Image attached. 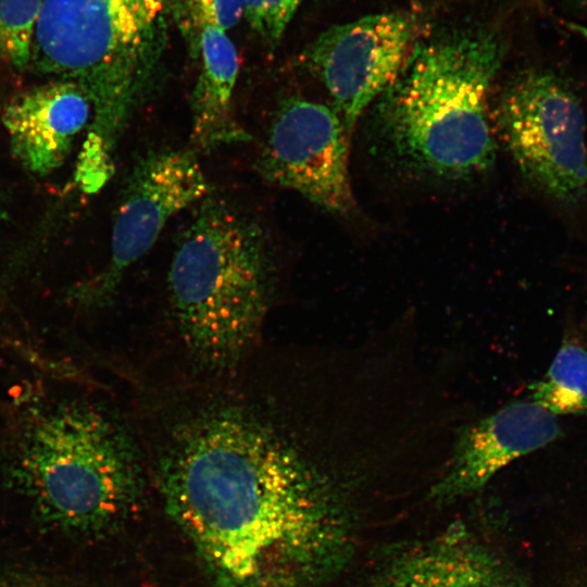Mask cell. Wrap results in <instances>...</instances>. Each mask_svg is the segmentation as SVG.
Returning <instances> with one entry per match:
<instances>
[{"mask_svg": "<svg viewBox=\"0 0 587 587\" xmlns=\"http://www.w3.org/2000/svg\"><path fill=\"white\" fill-rule=\"evenodd\" d=\"M530 398L553 414L587 413V351L563 345L544 378L532 385Z\"/></svg>", "mask_w": 587, "mask_h": 587, "instance_id": "obj_14", "label": "cell"}, {"mask_svg": "<svg viewBox=\"0 0 587 587\" xmlns=\"http://www.w3.org/2000/svg\"><path fill=\"white\" fill-rule=\"evenodd\" d=\"M188 48L199 63L190 96L192 145L211 151L249 141L250 135L237 121L234 109L239 63L233 41L225 30L204 26Z\"/></svg>", "mask_w": 587, "mask_h": 587, "instance_id": "obj_13", "label": "cell"}, {"mask_svg": "<svg viewBox=\"0 0 587 587\" xmlns=\"http://www.w3.org/2000/svg\"><path fill=\"white\" fill-rule=\"evenodd\" d=\"M301 0H290V9L292 13L295 14Z\"/></svg>", "mask_w": 587, "mask_h": 587, "instance_id": "obj_18", "label": "cell"}, {"mask_svg": "<svg viewBox=\"0 0 587 587\" xmlns=\"http://www.w3.org/2000/svg\"><path fill=\"white\" fill-rule=\"evenodd\" d=\"M583 2L587 3V0H582Z\"/></svg>", "mask_w": 587, "mask_h": 587, "instance_id": "obj_19", "label": "cell"}, {"mask_svg": "<svg viewBox=\"0 0 587 587\" xmlns=\"http://www.w3.org/2000/svg\"><path fill=\"white\" fill-rule=\"evenodd\" d=\"M370 587H526L520 573L464 527L401 546L374 570Z\"/></svg>", "mask_w": 587, "mask_h": 587, "instance_id": "obj_11", "label": "cell"}, {"mask_svg": "<svg viewBox=\"0 0 587 587\" xmlns=\"http://www.w3.org/2000/svg\"><path fill=\"white\" fill-rule=\"evenodd\" d=\"M584 587H587V586H584Z\"/></svg>", "mask_w": 587, "mask_h": 587, "instance_id": "obj_20", "label": "cell"}, {"mask_svg": "<svg viewBox=\"0 0 587 587\" xmlns=\"http://www.w3.org/2000/svg\"><path fill=\"white\" fill-rule=\"evenodd\" d=\"M558 434L555 414L533 401L511 403L458 432L449 464L428 497L444 504L479 491L502 467Z\"/></svg>", "mask_w": 587, "mask_h": 587, "instance_id": "obj_10", "label": "cell"}, {"mask_svg": "<svg viewBox=\"0 0 587 587\" xmlns=\"http://www.w3.org/2000/svg\"><path fill=\"white\" fill-rule=\"evenodd\" d=\"M243 397L197 401L155 449L166 511L218 587H321L355 544L323 434Z\"/></svg>", "mask_w": 587, "mask_h": 587, "instance_id": "obj_1", "label": "cell"}, {"mask_svg": "<svg viewBox=\"0 0 587 587\" xmlns=\"http://www.w3.org/2000/svg\"><path fill=\"white\" fill-rule=\"evenodd\" d=\"M423 13L407 8L335 24L303 48L300 64L326 89L350 135L424 37Z\"/></svg>", "mask_w": 587, "mask_h": 587, "instance_id": "obj_7", "label": "cell"}, {"mask_svg": "<svg viewBox=\"0 0 587 587\" xmlns=\"http://www.w3.org/2000/svg\"><path fill=\"white\" fill-rule=\"evenodd\" d=\"M168 271L171 311L189 354L228 370L260 335L272 261L260 225L217 197L199 202Z\"/></svg>", "mask_w": 587, "mask_h": 587, "instance_id": "obj_5", "label": "cell"}, {"mask_svg": "<svg viewBox=\"0 0 587 587\" xmlns=\"http://www.w3.org/2000/svg\"><path fill=\"white\" fill-rule=\"evenodd\" d=\"M245 17L263 41L274 49L295 15L290 0H245Z\"/></svg>", "mask_w": 587, "mask_h": 587, "instance_id": "obj_17", "label": "cell"}, {"mask_svg": "<svg viewBox=\"0 0 587 587\" xmlns=\"http://www.w3.org/2000/svg\"><path fill=\"white\" fill-rule=\"evenodd\" d=\"M168 10L187 45L204 26L223 30L245 16V0H168Z\"/></svg>", "mask_w": 587, "mask_h": 587, "instance_id": "obj_16", "label": "cell"}, {"mask_svg": "<svg viewBox=\"0 0 587 587\" xmlns=\"http://www.w3.org/2000/svg\"><path fill=\"white\" fill-rule=\"evenodd\" d=\"M504 51L501 35L487 26L423 37L377 99L382 133L397 158L448 180L488 171L497 152L489 93Z\"/></svg>", "mask_w": 587, "mask_h": 587, "instance_id": "obj_4", "label": "cell"}, {"mask_svg": "<svg viewBox=\"0 0 587 587\" xmlns=\"http://www.w3.org/2000/svg\"><path fill=\"white\" fill-rule=\"evenodd\" d=\"M42 0H0V59L20 70L29 64Z\"/></svg>", "mask_w": 587, "mask_h": 587, "instance_id": "obj_15", "label": "cell"}, {"mask_svg": "<svg viewBox=\"0 0 587 587\" xmlns=\"http://www.w3.org/2000/svg\"><path fill=\"white\" fill-rule=\"evenodd\" d=\"M491 116L520 171L544 192L574 200L587 190L584 110L562 78L541 70L521 72Z\"/></svg>", "mask_w": 587, "mask_h": 587, "instance_id": "obj_6", "label": "cell"}, {"mask_svg": "<svg viewBox=\"0 0 587 587\" xmlns=\"http://www.w3.org/2000/svg\"><path fill=\"white\" fill-rule=\"evenodd\" d=\"M115 211L110 259L104 268L72 292L78 304L104 305L125 272L153 246L166 223L199 203L209 182L193 151L160 149L134 163Z\"/></svg>", "mask_w": 587, "mask_h": 587, "instance_id": "obj_8", "label": "cell"}, {"mask_svg": "<svg viewBox=\"0 0 587 587\" xmlns=\"http://www.w3.org/2000/svg\"><path fill=\"white\" fill-rule=\"evenodd\" d=\"M348 133L332 104L290 96L278 104L257 160L261 176L325 211L348 215L357 202Z\"/></svg>", "mask_w": 587, "mask_h": 587, "instance_id": "obj_9", "label": "cell"}, {"mask_svg": "<svg viewBox=\"0 0 587 587\" xmlns=\"http://www.w3.org/2000/svg\"><path fill=\"white\" fill-rule=\"evenodd\" d=\"M168 0H42L33 70L78 85L92 120L80 170L112 174L115 149L155 91L167 43Z\"/></svg>", "mask_w": 587, "mask_h": 587, "instance_id": "obj_2", "label": "cell"}, {"mask_svg": "<svg viewBox=\"0 0 587 587\" xmlns=\"http://www.w3.org/2000/svg\"><path fill=\"white\" fill-rule=\"evenodd\" d=\"M11 486L54 526L107 530L136 509L142 491L138 450L120 421L78 398L32 400L3 446Z\"/></svg>", "mask_w": 587, "mask_h": 587, "instance_id": "obj_3", "label": "cell"}, {"mask_svg": "<svg viewBox=\"0 0 587 587\" xmlns=\"http://www.w3.org/2000/svg\"><path fill=\"white\" fill-rule=\"evenodd\" d=\"M91 114L90 100L78 85L55 79L12 99L2 122L20 163L33 174L47 175L66 160Z\"/></svg>", "mask_w": 587, "mask_h": 587, "instance_id": "obj_12", "label": "cell"}]
</instances>
